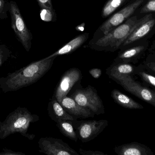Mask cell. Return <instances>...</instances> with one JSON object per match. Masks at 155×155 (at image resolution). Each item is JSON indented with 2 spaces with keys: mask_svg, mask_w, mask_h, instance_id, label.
<instances>
[{
  "mask_svg": "<svg viewBox=\"0 0 155 155\" xmlns=\"http://www.w3.org/2000/svg\"><path fill=\"white\" fill-rule=\"evenodd\" d=\"M139 20L137 16L129 17L124 23L97 40L92 45L91 48L97 51L115 52L121 47Z\"/></svg>",
  "mask_w": 155,
  "mask_h": 155,
  "instance_id": "obj_2",
  "label": "cell"
},
{
  "mask_svg": "<svg viewBox=\"0 0 155 155\" xmlns=\"http://www.w3.org/2000/svg\"><path fill=\"white\" fill-rule=\"evenodd\" d=\"M56 57H45L8 76L4 79L3 89L6 91H14L36 83L49 72Z\"/></svg>",
  "mask_w": 155,
  "mask_h": 155,
  "instance_id": "obj_1",
  "label": "cell"
},
{
  "mask_svg": "<svg viewBox=\"0 0 155 155\" xmlns=\"http://www.w3.org/2000/svg\"><path fill=\"white\" fill-rule=\"evenodd\" d=\"M155 12V0H149L143 7L141 11L142 13Z\"/></svg>",
  "mask_w": 155,
  "mask_h": 155,
  "instance_id": "obj_24",
  "label": "cell"
},
{
  "mask_svg": "<svg viewBox=\"0 0 155 155\" xmlns=\"http://www.w3.org/2000/svg\"><path fill=\"white\" fill-rule=\"evenodd\" d=\"M137 67L129 63L114 62L106 70V73L113 80L124 76L136 75Z\"/></svg>",
  "mask_w": 155,
  "mask_h": 155,
  "instance_id": "obj_14",
  "label": "cell"
},
{
  "mask_svg": "<svg viewBox=\"0 0 155 155\" xmlns=\"http://www.w3.org/2000/svg\"><path fill=\"white\" fill-rule=\"evenodd\" d=\"M56 125L64 136L74 142H77L78 137L72 121L63 120L56 123Z\"/></svg>",
  "mask_w": 155,
  "mask_h": 155,
  "instance_id": "obj_19",
  "label": "cell"
},
{
  "mask_svg": "<svg viewBox=\"0 0 155 155\" xmlns=\"http://www.w3.org/2000/svg\"><path fill=\"white\" fill-rule=\"evenodd\" d=\"M83 78L82 72L78 68L73 67L66 71L62 76L55 88L53 98L61 103L63 98L67 96L74 86Z\"/></svg>",
  "mask_w": 155,
  "mask_h": 155,
  "instance_id": "obj_8",
  "label": "cell"
},
{
  "mask_svg": "<svg viewBox=\"0 0 155 155\" xmlns=\"http://www.w3.org/2000/svg\"><path fill=\"white\" fill-rule=\"evenodd\" d=\"M144 49L145 47L143 45H138L126 49L121 52L114 62L130 63L134 62L136 57H137Z\"/></svg>",
  "mask_w": 155,
  "mask_h": 155,
  "instance_id": "obj_18",
  "label": "cell"
},
{
  "mask_svg": "<svg viewBox=\"0 0 155 155\" xmlns=\"http://www.w3.org/2000/svg\"><path fill=\"white\" fill-rule=\"evenodd\" d=\"M145 69L155 73V59H147L144 64Z\"/></svg>",
  "mask_w": 155,
  "mask_h": 155,
  "instance_id": "obj_26",
  "label": "cell"
},
{
  "mask_svg": "<svg viewBox=\"0 0 155 155\" xmlns=\"http://www.w3.org/2000/svg\"><path fill=\"white\" fill-rule=\"evenodd\" d=\"M40 16L42 21L45 22H54L56 21V14L54 9L42 7L41 8Z\"/></svg>",
  "mask_w": 155,
  "mask_h": 155,
  "instance_id": "obj_21",
  "label": "cell"
},
{
  "mask_svg": "<svg viewBox=\"0 0 155 155\" xmlns=\"http://www.w3.org/2000/svg\"><path fill=\"white\" fill-rule=\"evenodd\" d=\"M72 122L78 139L83 143L94 140L108 126L106 120L78 121L76 119Z\"/></svg>",
  "mask_w": 155,
  "mask_h": 155,
  "instance_id": "obj_6",
  "label": "cell"
},
{
  "mask_svg": "<svg viewBox=\"0 0 155 155\" xmlns=\"http://www.w3.org/2000/svg\"><path fill=\"white\" fill-rule=\"evenodd\" d=\"M10 52L4 45L0 44V65L7 59L10 56Z\"/></svg>",
  "mask_w": 155,
  "mask_h": 155,
  "instance_id": "obj_25",
  "label": "cell"
},
{
  "mask_svg": "<svg viewBox=\"0 0 155 155\" xmlns=\"http://www.w3.org/2000/svg\"><path fill=\"white\" fill-rule=\"evenodd\" d=\"M89 73L95 79H98L102 75V70L99 68H94L88 71Z\"/></svg>",
  "mask_w": 155,
  "mask_h": 155,
  "instance_id": "obj_29",
  "label": "cell"
},
{
  "mask_svg": "<svg viewBox=\"0 0 155 155\" xmlns=\"http://www.w3.org/2000/svg\"><path fill=\"white\" fill-rule=\"evenodd\" d=\"M85 25V23L84 22L82 23L81 24L76 26L75 29L78 32H83L84 30Z\"/></svg>",
  "mask_w": 155,
  "mask_h": 155,
  "instance_id": "obj_30",
  "label": "cell"
},
{
  "mask_svg": "<svg viewBox=\"0 0 155 155\" xmlns=\"http://www.w3.org/2000/svg\"><path fill=\"white\" fill-rule=\"evenodd\" d=\"M76 86L71 95L72 98L81 106L91 110L95 115L104 113L103 101L94 87L89 85L84 88L80 85V83L76 84Z\"/></svg>",
  "mask_w": 155,
  "mask_h": 155,
  "instance_id": "obj_4",
  "label": "cell"
},
{
  "mask_svg": "<svg viewBox=\"0 0 155 155\" xmlns=\"http://www.w3.org/2000/svg\"><path fill=\"white\" fill-rule=\"evenodd\" d=\"M47 110L49 116L56 123L63 120L73 121L77 119L67 113L61 104L54 98L49 102Z\"/></svg>",
  "mask_w": 155,
  "mask_h": 155,
  "instance_id": "obj_15",
  "label": "cell"
},
{
  "mask_svg": "<svg viewBox=\"0 0 155 155\" xmlns=\"http://www.w3.org/2000/svg\"><path fill=\"white\" fill-rule=\"evenodd\" d=\"M39 152L48 155H79L61 139L53 137H42L38 142Z\"/></svg>",
  "mask_w": 155,
  "mask_h": 155,
  "instance_id": "obj_9",
  "label": "cell"
},
{
  "mask_svg": "<svg viewBox=\"0 0 155 155\" xmlns=\"http://www.w3.org/2000/svg\"><path fill=\"white\" fill-rule=\"evenodd\" d=\"M126 0H108L103 7L102 16L106 18L111 15L117 9L121 6Z\"/></svg>",
  "mask_w": 155,
  "mask_h": 155,
  "instance_id": "obj_20",
  "label": "cell"
},
{
  "mask_svg": "<svg viewBox=\"0 0 155 155\" xmlns=\"http://www.w3.org/2000/svg\"><path fill=\"white\" fill-rule=\"evenodd\" d=\"M78 152L79 154L82 155H106L104 153L100 151L84 150L81 148L79 149Z\"/></svg>",
  "mask_w": 155,
  "mask_h": 155,
  "instance_id": "obj_27",
  "label": "cell"
},
{
  "mask_svg": "<svg viewBox=\"0 0 155 155\" xmlns=\"http://www.w3.org/2000/svg\"><path fill=\"white\" fill-rule=\"evenodd\" d=\"M155 24V19L153 18V15L149 14L145 15L139 19L137 24L121 46H126L143 38L151 31Z\"/></svg>",
  "mask_w": 155,
  "mask_h": 155,
  "instance_id": "obj_11",
  "label": "cell"
},
{
  "mask_svg": "<svg viewBox=\"0 0 155 155\" xmlns=\"http://www.w3.org/2000/svg\"><path fill=\"white\" fill-rule=\"evenodd\" d=\"M144 1V0H136L116 13L100 26L99 30L104 35L108 33L112 29L120 25L129 18Z\"/></svg>",
  "mask_w": 155,
  "mask_h": 155,
  "instance_id": "obj_10",
  "label": "cell"
},
{
  "mask_svg": "<svg viewBox=\"0 0 155 155\" xmlns=\"http://www.w3.org/2000/svg\"><path fill=\"white\" fill-rule=\"evenodd\" d=\"M10 12L12 27L19 41L27 52H29L31 46L32 35L26 26L18 5L15 2H10Z\"/></svg>",
  "mask_w": 155,
  "mask_h": 155,
  "instance_id": "obj_5",
  "label": "cell"
},
{
  "mask_svg": "<svg viewBox=\"0 0 155 155\" xmlns=\"http://www.w3.org/2000/svg\"><path fill=\"white\" fill-rule=\"evenodd\" d=\"M39 117L37 115H32L25 108H22L20 110V115L18 112L14 113L13 114L6 119L3 126H1L2 128H0L2 131L1 133L3 134L2 138L10 134L20 132L25 136L32 140L35 137L34 135L27 134V131L31 123H35L39 121Z\"/></svg>",
  "mask_w": 155,
  "mask_h": 155,
  "instance_id": "obj_3",
  "label": "cell"
},
{
  "mask_svg": "<svg viewBox=\"0 0 155 155\" xmlns=\"http://www.w3.org/2000/svg\"><path fill=\"white\" fill-rule=\"evenodd\" d=\"M89 35L88 33H85L78 35L74 39L64 45L61 49L46 57L50 58L54 56L57 57L59 56L64 55L73 52L87 41L89 37Z\"/></svg>",
  "mask_w": 155,
  "mask_h": 155,
  "instance_id": "obj_16",
  "label": "cell"
},
{
  "mask_svg": "<svg viewBox=\"0 0 155 155\" xmlns=\"http://www.w3.org/2000/svg\"><path fill=\"white\" fill-rule=\"evenodd\" d=\"M10 2L5 0H0V19H5L7 17V12L9 11Z\"/></svg>",
  "mask_w": 155,
  "mask_h": 155,
  "instance_id": "obj_23",
  "label": "cell"
},
{
  "mask_svg": "<svg viewBox=\"0 0 155 155\" xmlns=\"http://www.w3.org/2000/svg\"><path fill=\"white\" fill-rule=\"evenodd\" d=\"M60 103L67 113L77 119L93 117L95 115L88 108L78 104L71 96H65L63 98Z\"/></svg>",
  "mask_w": 155,
  "mask_h": 155,
  "instance_id": "obj_12",
  "label": "cell"
},
{
  "mask_svg": "<svg viewBox=\"0 0 155 155\" xmlns=\"http://www.w3.org/2000/svg\"><path fill=\"white\" fill-rule=\"evenodd\" d=\"M114 81L128 93L155 107V91L142 86L140 83L136 81L132 76H120Z\"/></svg>",
  "mask_w": 155,
  "mask_h": 155,
  "instance_id": "obj_7",
  "label": "cell"
},
{
  "mask_svg": "<svg viewBox=\"0 0 155 155\" xmlns=\"http://www.w3.org/2000/svg\"><path fill=\"white\" fill-rule=\"evenodd\" d=\"M111 96L116 103L124 108L130 109H143V106L142 105L117 89H114L111 92Z\"/></svg>",
  "mask_w": 155,
  "mask_h": 155,
  "instance_id": "obj_17",
  "label": "cell"
},
{
  "mask_svg": "<svg viewBox=\"0 0 155 155\" xmlns=\"http://www.w3.org/2000/svg\"><path fill=\"white\" fill-rule=\"evenodd\" d=\"M41 8L45 7L54 9L51 0H36Z\"/></svg>",
  "mask_w": 155,
  "mask_h": 155,
  "instance_id": "obj_28",
  "label": "cell"
},
{
  "mask_svg": "<svg viewBox=\"0 0 155 155\" xmlns=\"http://www.w3.org/2000/svg\"><path fill=\"white\" fill-rule=\"evenodd\" d=\"M116 153L119 155H153L152 150L145 145L138 143H132L116 146Z\"/></svg>",
  "mask_w": 155,
  "mask_h": 155,
  "instance_id": "obj_13",
  "label": "cell"
},
{
  "mask_svg": "<svg viewBox=\"0 0 155 155\" xmlns=\"http://www.w3.org/2000/svg\"><path fill=\"white\" fill-rule=\"evenodd\" d=\"M136 75L140 76L144 82L155 87V76L144 71L142 67H137Z\"/></svg>",
  "mask_w": 155,
  "mask_h": 155,
  "instance_id": "obj_22",
  "label": "cell"
}]
</instances>
